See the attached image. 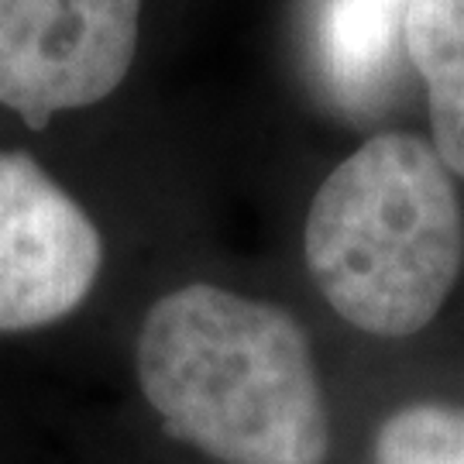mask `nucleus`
<instances>
[{
    "instance_id": "f03ea898",
    "label": "nucleus",
    "mask_w": 464,
    "mask_h": 464,
    "mask_svg": "<svg viewBox=\"0 0 464 464\" xmlns=\"http://www.w3.org/2000/svg\"><path fill=\"white\" fill-rule=\"evenodd\" d=\"M303 258L348 327L382 341L413 337L444 310L464 268L454 172L416 134L368 138L310 199Z\"/></svg>"
},
{
    "instance_id": "0eeeda50",
    "label": "nucleus",
    "mask_w": 464,
    "mask_h": 464,
    "mask_svg": "<svg viewBox=\"0 0 464 464\" xmlns=\"http://www.w3.org/2000/svg\"><path fill=\"white\" fill-rule=\"evenodd\" d=\"M372 464H464V406L410 402L379 423Z\"/></svg>"
},
{
    "instance_id": "7ed1b4c3",
    "label": "nucleus",
    "mask_w": 464,
    "mask_h": 464,
    "mask_svg": "<svg viewBox=\"0 0 464 464\" xmlns=\"http://www.w3.org/2000/svg\"><path fill=\"white\" fill-rule=\"evenodd\" d=\"M141 0H0V103L45 128L124 83Z\"/></svg>"
},
{
    "instance_id": "39448f33",
    "label": "nucleus",
    "mask_w": 464,
    "mask_h": 464,
    "mask_svg": "<svg viewBox=\"0 0 464 464\" xmlns=\"http://www.w3.org/2000/svg\"><path fill=\"white\" fill-rule=\"evenodd\" d=\"M413 0H320L316 55L327 83L354 111H379L410 63L406 14Z\"/></svg>"
},
{
    "instance_id": "423d86ee",
    "label": "nucleus",
    "mask_w": 464,
    "mask_h": 464,
    "mask_svg": "<svg viewBox=\"0 0 464 464\" xmlns=\"http://www.w3.org/2000/svg\"><path fill=\"white\" fill-rule=\"evenodd\" d=\"M406 52L430 103L433 149L464 179V0H413Z\"/></svg>"
},
{
    "instance_id": "f257e3e1",
    "label": "nucleus",
    "mask_w": 464,
    "mask_h": 464,
    "mask_svg": "<svg viewBox=\"0 0 464 464\" xmlns=\"http://www.w3.org/2000/svg\"><path fill=\"white\" fill-rule=\"evenodd\" d=\"M131 382L172 444L207 464H331L334 410L293 310L217 282L151 303Z\"/></svg>"
},
{
    "instance_id": "20e7f679",
    "label": "nucleus",
    "mask_w": 464,
    "mask_h": 464,
    "mask_svg": "<svg viewBox=\"0 0 464 464\" xmlns=\"http://www.w3.org/2000/svg\"><path fill=\"white\" fill-rule=\"evenodd\" d=\"M103 272L86 207L24 151H0V337L55 327Z\"/></svg>"
}]
</instances>
